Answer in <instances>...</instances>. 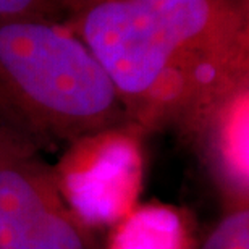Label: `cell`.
Here are the masks:
<instances>
[{"mask_svg":"<svg viewBox=\"0 0 249 249\" xmlns=\"http://www.w3.org/2000/svg\"><path fill=\"white\" fill-rule=\"evenodd\" d=\"M67 26L110 78L129 123L181 129L249 79L246 5L236 0H83Z\"/></svg>","mask_w":249,"mask_h":249,"instance_id":"cell-1","label":"cell"},{"mask_svg":"<svg viewBox=\"0 0 249 249\" xmlns=\"http://www.w3.org/2000/svg\"><path fill=\"white\" fill-rule=\"evenodd\" d=\"M122 123L115 86L67 24L0 19V126L41 149Z\"/></svg>","mask_w":249,"mask_h":249,"instance_id":"cell-2","label":"cell"},{"mask_svg":"<svg viewBox=\"0 0 249 249\" xmlns=\"http://www.w3.org/2000/svg\"><path fill=\"white\" fill-rule=\"evenodd\" d=\"M142 136L133 123L113 124L68 142L52 163L62 197L89 230L113 227L139 204Z\"/></svg>","mask_w":249,"mask_h":249,"instance_id":"cell-3","label":"cell"},{"mask_svg":"<svg viewBox=\"0 0 249 249\" xmlns=\"http://www.w3.org/2000/svg\"><path fill=\"white\" fill-rule=\"evenodd\" d=\"M0 249H96L39 149L0 126Z\"/></svg>","mask_w":249,"mask_h":249,"instance_id":"cell-4","label":"cell"},{"mask_svg":"<svg viewBox=\"0 0 249 249\" xmlns=\"http://www.w3.org/2000/svg\"><path fill=\"white\" fill-rule=\"evenodd\" d=\"M215 186L223 211L249 207V79L220 94L180 129Z\"/></svg>","mask_w":249,"mask_h":249,"instance_id":"cell-5","label":"cell"},{"mask_svg":"<svg viewBox=\"0 0 249 249\" xmlns=\"http://www.w3.org/2000/svg\"><path fill=\"white\" fill-rule=\"evenodd\" d=\"M196 223L172 204H138L110 227L106 249H199Z\"/></svg>","mask_w":249,"mask_h":249,"instance_id":"cell-6","label":"cell"},{"mask_svg":"<svg viewBox=\"0 0 249 249\" xmlns=\"http://www.w3.org/2000/svg\"><path fill=\"white\" fill-rule=\"evenodd\" d=\"M83 0H0V19H47L67 23Z\"/></svg>","mask_w":249,"mask_h":249,"instance_id":"cell-7","label":"cell"},{"mask_svg":"<svg viewBox=\"0 0 249 249\" xmlns=\"http://www.w3.org/2000/svg\"><path fill=\"white\" fill-rule=\"evenodd\" d=\"M199 249H249V207L223 212Z\"/></svg>","mask_w":249,"mask_h":249,"instance_id":"cell-8","label":"cell"}]
</instances>
